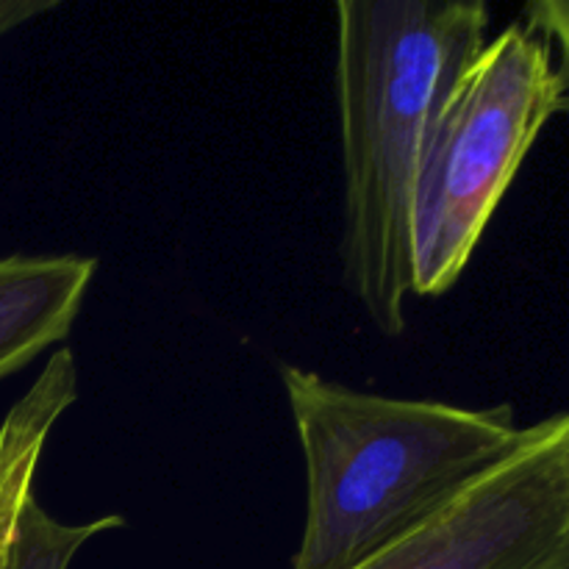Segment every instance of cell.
<instances>
[{"instance_id": "cell-1", "label": "cell", "mask_w": 569, "mask_h": 569, "mask_svg": "<svg viewBox=\"0 0 569 569\" xmlns=\"http://www.w3.org/2000/svg\"><path fill=\"white\" fill-rule=\"evenodd\" d=\"M345 287L383 337L406 331L411 209L439 103L483 48V0H339Z\"/></svg>"}, {"instance_id": "cell-2", "label": "cell", "mask_w": 569, "mask_h": 569, "mask_svg": "<svg viewBox=\"0 0 569 569\" xmlns=\"http://www.w3.org/2000/svg\"><path fill=\"white\" fill-rule=\"evenodd\" d=\"M306 461V522L292 569H356L498 467L522 437L511 406L359 392L283 365Z\"/></svg>"}, {"instance_id": "cell-3", "label": "cell", "mask_w": 569, "mask_h": 569, "mask_svg": "<svg viewBox=\"0 0 569 569\" xmlns=\"http://www.w3.org/2000/svg\"><path fill=\"white\" fill-rule=\"evenodd\" d=\"M567 20L565 3H531L445 92L411 209L415 298L459 283L537 137L567 109Z\"/></svg>"}, {"instance_id": "cell-4", "label": "cell", "mask_w": 569, "mask_h": 569, "mask_svg": "<svg viewBox=\"0 0 569 569\" xmlns=\"http://www.w3.org/2000/svg\"><path fill=\"white\" fill-rule=\"evenodd\" d=\"M356 569H569V417L522 428L498 467Z\"/></svg>"}, {"instance_id": "cell-5", "label": "cell", "mask_w": 569, "mask_h": 569, "mask_svg": "<svg viewBox=\"0 0 569 569\" xmlns=\"http://www.w3.org/2000/svg\"><path fill=\"white\" fill-rule=\"evenodd\" d=\"M98 272L81 253L0 259V378L70 337Z\"/></svg>"}, {"instance_id": "cell-6", "label": "cell", "mask_w": 569, "mask_h": 569, "mask_svg": "<svg viewBox=\"0 0 569 569\" xmlns=\"http://www.w3.org/2000/svg\"><path fill=\"white\" fill-rule=\"evenodd\" d=\"M76 400L78 367L70 350L61 348L0 422V569L14 545L22 509L33 498L44 445Z\"/></svg>"}, {"instance_id": "cell-7", "label": "cell", "mask_w": 569, "mask_h": 569, "mask_svg": "<svg viewBox=\"0 0 569 569\" xmlns=\"http://www.w3.org/2000/svg\"><path fill=\"white\" fill-rule=\"evenodd\" d=\"M117 528H126V517L106 515L92 522H78V526L61 522L48 515L33 495L17 522L14 545L3 569H70L78 550L89 539L117 531Z\"/></svg>"}, {"instance_id": "cell-8", "label": "cell", "mask_w": 569, "mask_h": 569, "mask_svg": "<svg viewBox=\"0 0 569 569\" xmlns=\"http://www.w3.org/2000/svg\"><path fill=\"white\" fill-rule=\"evenodd\" d=\"M53 9V0H0V33L11 31V28L22 26V22L33 20L39 14H48Z\"/></svg>"}]
</instances>
